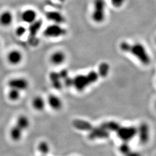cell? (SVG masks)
<instances>
[{"label": "cell", "instance_id": "16", "mask_svg": "<svg viewBox=\"0 0 156 156\" xmlns=\"http://www.w3.org/2000/svg\"><path fill=\"white\" fill-rule=\"evenodd\" d=\"M22 20L24 22L31 24L36 20L37 13L33 9H27L23 12Z\"/></svg>", "mask_w": 156, "mask_h": 156}, {"label": "cell", "instance_id": "11", "mask_svg": "<svg viewBox=\"0 0 156 156\" xmlns=\"http://www.w3.org/2000/svg\"><path fill=\"white\" fill-rule=\"evenodd\" d=\"M73 126L79 130L89 131L93 128V125L87 121L82 119H75L73 121Z\"/></svg>", "mask_w": 156, "mask_h": 156}, {"label": "cell", "instance_id": "27", "mask_svg": "<svg viewBox=\"0 0 156 156\" xmlns=\"http://www.w3.org/2000/svg\"><path fill=\"white\" fill-rule=\"evenodd\" d=\"M112 5L115 8H120L123 6L126 0H111Z\"/></svg>", "mask_w": 156, "mask_h": 156}, {"label": "cell", "instance_id": "18", "mask_svg": "<svg viewBox=\"0 0 156 156\" xmlns=\"http://www.w3.org/2000/svg\"><path fill=\"white\" fill-rule=\"evenodd\" d=\"M13 21V15L11 12H4L0 15V24L2 26L6 27L11 24Z\"/></svg>", "mask_w": 156, "mask_h": 156}, {"label": "cell", "instance_id": "6", "mask_svg": "<svg viewBox=\"0 0 156 156\" xmlns=\"http://www.w3.org/2000/svg\"><path fill=\"white\" fill-rule=\"evenodd\" d=\"M110 132L106 129L101 128L100 126L98 127H94L89 131L88 137L90 140H95L97 139H105L109 136Z\"/></svg>", "mask_w": 156, "mask_h": 156}, {"label": "cell", "instance_id": "31", "mask_svg": "<svg viewBox=\"0 0 156 156\" xmlns=\"http://www.w3.org/2000/svg\"><path fill=\"white\" fill-rule=\"evenodd\" d=\"M155 106H156V103H155Z\"/></svg>", "mask_w": 156, "mask_h": 156}, {"label": "cell", "instance_id": "4", "mask_svg": "<svg viewBox=\"0 0 156 156\" xmlns=\"http://www.w3.org/2000/svg\"><path fill=\"white\" fill-rule=\"evenodd\" d=\"M67 30L62 28L60 24H53L45 28L44 34L48 38H58L66 35Z\"/></svg>", "mask_w": 156, "mask_h": 156}, {"label": "cell", "instance_id": "25", "mask_svg": "<svg viewBox=\"0 0 156 156\" xmlns=\"http://www.w3.org/2000/svg\"><path fill=\"white\" fill-rule=\"evenodd\" d=\"M120 151L124 154H129L131 153V148L127 142H123L120 146Z\"/></svg>", "mask_w": 156, "mask_h": 156}, {"label": "cell", "instance_id": "13", "mask_svg": "<svg viewBox=\"0 0 156 156\" xmlns=\"http://www.w3.org/2000/svg\"><path fill=\"white\" fill-rule=\"evenodd\" d=\"M48 102L50 108L55 111L60 110L62 106L61 99L55 95L51 94L49 95L48 98Z\"/></svg>", "mask_w": 156, "mask_h": 156}, {"label": "cell", "instance_id": "30", "mask_svg": "<svg viewBox=\"0 0 156 156\" xmlns=\"http://www.w3.org/2000/svg\"><path fill=\"white\" fill-rule=\"evenodd\" d=\"M58 1H60V2H62L66 1V0H58Z\"/></svg>", "mask_w": 156, "mask_h": 156}, {"label": "cell", "instance_id": "24", "mask_svg": "<svg viewBox=\"0 0 156 156\" xmlns=\"http://www.w3.org/2000/svg\"><path fill=\"white\" fill-rule=\"evenodd\" d=\"M49 150H50L49 146L46 142L43 141L39 143L38 145V151L42 154H44V155L48 154V153L49 152Z\"/></svg>", "mask_w": 156, "mask_h": 156}, {"label": "cell", "instance_id": "5", "mask_svg": "<svg viewBox=\"0 0 156 156\" xmlns=\"http://www.w3.org/2000/svg\"><path fill=\"white\" fill-rule=\"evenodd\" d=\"M73 86L79 91H82L86 89L90 84H91L87 75H78L73 78Z\"/></svg>", "mask_w": 156, "mask_h": 156}, {"label": "cell", "instance_id": "32", "mask_svg": "<svg viewBox=\"0 0 156 156\" xmlns=\"http://www.w3.org/2000/svg\"></svg>", "mask_w": 156, "mask_h": 156}, {"label": "cell", "instance_id": "17", "mask_svg": "<svg viewBox=\"0 0 156 156\" xmlns=\"http://www.w3.org/2000/svg\"><path fill=\"white\" fill-rule=\"evenodd\" d=\"M121 125L115 121H109L102 123L100 125L101 128L106 129L109 132H116Z\"/></svg>", "mask_w": 156, "mask_h": 156}, {"label": "cell", "instance_id": "14", "mask_svg": "<svg viewBox=\"0 0 156 156\" xmlns=\"http://www.w3.org/2000/svg\"><path fill=\"white\" fill-rule=\"evenodd\" d=\"M51 62L56 66L62 64L66 60L65 54L61 51H56L53 53L50 58Z\"/></svg>", "mask_w": 156, "mask_h": 156}, {"label": "cell", "instance_id": "23", "mask_svg": "<svg viewBox=\"0 0 156 156\" xmlns=\"http://www.w3.org/2000/svg\"><path fill=\"white\" fill-rule=\"evenodd\" d=\"M10 89H11L9 90L8 94V97L9 99L12 101L18 100L20 96V91L13 88H10Z\"/></svg>", "mask_w": 156, "mask_h": 156}, {"label": "cell", "instance_id": "29", "mask_svg": "<svg viewBox=\"0 0 156 156\" xmlns=\"http://www.w3.org/2000/svg\"><path fill=\"white\" fill-rule=\"evenodd\" d=\"M58 74L61 79L62 80L69 76V73L66 69H62L61 71H60V72H58Z\"/></svg>", "mask_w": 156, "mask_h": 156}, {"label": "cell", "instance_id": "22", "mask_svg": "<svg viewBox=\"0 0 156 156\" xmlns=\"http://www.w3.org/2000/svg\"><path fill=\"white\" fill-rule=\"evenodd\" d=\"M30 125V122L28 117L24 115H21L17 118L16 121V126L20 128H21L23 131L26 130L28 128Z\"/></svg>", "mask_w": 156, "mask_h": 156}, {"label": "cell", "instance_id": "26", "mask_svg": "<svg viewBox=\"0 0 156 156\" xmlns=\"http://www.w3.org/2000/svg\"><path fill=\"white\" fill-rule=\"evenodd\" d=\"M27 31L26 28H25L23 26H19L16 30V34L17 36L19 37H22L23 35H24Z\"/></svg>", "mask_w": 156, "mask_h": 156}, {"label": "cell", "instance_id": "12", "mask_svg": "<svg viewBox=\"0 0 156 156\" xmlns=\"http://www.w3.org/2000/svg\"><path fill=\"white\" fill-rule=\"evenodd\" d=\"M8 60L12 65H17L22 60L23 56L19 51L13 50L11 51L8 55Z\"/></svg>", "mask_w": 156, "mask_h": 156}, {"label": "cell", "instance_id": "15", "mask_svg": "<svg viewBox=\"0 0 156 156\" xmlns=\"http://www.w3.org/2000/svg\"><path fill=\"white\" fill-rule=\"evenodd\" d=\"M49 79L53 87L57 90L61 89L62 88V79L59 76L58 73L53 71L50 73Z\"/></svg>", "mask_w": 156, "mask_h": 156}, {"label": "cell", "instance_id": "28", "mask_svg": "<svg viewBox=\"0 0 156 156\" xmlns=\"http://www.w3.org/2000/svg\"><path fill=\"white\" fill-rule=\"evenodd\" d=\"M63 83L64 84V85L68 87H70L73 86V78H71L69 76H68L67 78H66L65 79L63 80Z\"/></svg>", "mask_w": 156, "mask_h": 156}, {"label": "cell", "instance_id": "8", "mask_svg": "<svg viewBox=\"0 0 156 156\" xmlns=\"http://www.w3.org/2000/svg\"><path fill=\"white\" fill-rule=\"evenodd\" d=\"M150 128L147 124H141L140 127L137 128V135L141 143H147L150 138Z\"/></svg>", "mask_w": 156, "mask_h": 156}, {"label": "cell", "instance_id": "21", "mask_svg": "<svg viewBox=\"0 0 156 156\" xmlns=\"http://www.w3.org/2000/svg\"><path fill=\"white\" fill-rule=\"evenodd\" d=\"M110 71V66L109 65L105 62H102L100 64L98 68V73L99 75V76L102 78H105L106 77Z\"/></svg>", "mask_w": 156, "mask_h": 156}, {"label": "cell", "instance_id": "10", "mask_svg": "<svg viewBox=\"0 0 156 156\" xmlns=\"http://www.w3.org/2000/svg\"><path fill=\"white\" fill-rule=\"evenodd\" d=\"M45 15L47 19L51 21L55 24H61L62 23H64L66 22L65 17L64 16L59 12L55 11L47 12Z\"/></svg>", "mask_w": 156, "mask_h": 156}, {"label": "cell", "instance_id": "7", "mask_svg": "<svg viewBox=\"0 0 156 156\" xmlns=\"http://www.w3.org/2000/svg\"><path fill=\"white\" fill-rule=\"evenodd\" d=\"M8 84L10 88H13L19 91L27 89L28 87V81L24 78H14L9 80Z\"/></svg>", "mask_w": 156, "mask_h": 156}, {"label": "cell", "instance_id": "3", "mask_svg": "<svg viewBox=\"0 0 156 156\" xmlns=\"http://www.w3.org/2000/svg\"><path fill=\"white\" fill-rule=\"evenodd\" d=\"M117 136L123 142H128L137 136V128L134 126H120L116 132Z\"/></svg>", "mask_w": 156, "mask_h": 156}, {"label": "cell", "instance_id": "2", "mask_svg": "<svg viewBox=\"0 0 156 156\" xmlns=\"http://www.w3.org/2000/svg\"><path fill=\"white\" fill-rule=\"evenodd\" d=\"M94 22L101 23L105 19V2L104 0H94L93 11L91 15Z\"/></svg>", "mask_w": 156, "mask_h": 156}, {"label": "cell", "instance_id": "20", "mask_svg": "<svg viewBox=\"0 0 156 156\" xmlns=\"http://www.w3.org/2000/svg\"><path fill=\"white\" fill-rule=\"evenodd\" d=\"M23 131L22 129L16 125L13 126L10 131V136L12 140L14 141L19 140L22 136Z\"/></svg>", "mask_w": 156, "mask_h": 156}, {"label": "cell", "instance_id": "1", "mask_svg": "<svg viewBox=\"0 0 156 156\" xmlns=\"http://www.w3.org/2000/svg\"><path fill=\"white\" fill-rule=\"evenodd\" d=\"M121 50L131 54L144 66H149L151 64V57L145 46L141 43L136 42L130 44L123 41L120 44Z\"/></svg>", "mask_w": 156, "mask_h": 156}, {"label": "cell", "instance_id": "19", "mask_svg": "<svg viewBox=\"0 0 156 156\" xmlns=\"http://www.w3.org/2000/svg\"><path fill=\"white\" fill-rule=\"evenodd\" d=\"M32 105L35 109L38 111H41L45 108V101L42 97L37 96L34 98L32 102Z\"/></svg>", "mask_w": 156, "mask_h": 156}, {"label": "cell", "instance_id": "9", "mask_svg": "<svg viewBox=\"0 0 156 156\" xmlns=\"http://www.w3.org/2000/svg\"><path fill=\"white\" fill-rule=\"evenodd\" d=\"M42 25V21L41 20H36L34 22L30 24V26L28 28L29 34H30V41L31 42L34 43L35 41V37L37 34L38 33L40 29L41 28Z\"/></svg>", "mask_w": 156, "mask_h": 156}]
</instances>
